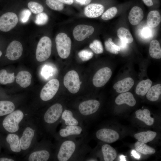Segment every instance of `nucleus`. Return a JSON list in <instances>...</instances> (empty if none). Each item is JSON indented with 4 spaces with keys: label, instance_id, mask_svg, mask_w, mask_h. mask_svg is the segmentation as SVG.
Listing matches in <instances>:
<instances>
[{
    "label": "nucleus",
    "instance_id": "obj_1",
    "mask_svg": "<svg viewBox=\"0 0 161 161\" xmlns=\"http://www.w3.org/2000/svg\"><path fill=\"white\" fill-rule=\"evenodd\" d=\"M55 41L58 55L63 59L67 58L71 50V40L70 38L66 33L60 32L56 35Z\"/></svg>",
    "mask_w": 161,
    "mask_h": 161
},
{
    "label": "nucleus",
    "instance_id": "obj_2",
    "mask_svg": "<svg viewBox=\"0 0 161 161\" xmlns=\"http://www.w3.org/2000/svg\"><path fill=\"white\" fill-rule=\"evenodd\" d=\"M24 114L20 110H16L9 114L4 119L2 125L4 129L11 133L16 132L19 129V124L23 119Z\"/></svg>",
    "mask_w": 161,
    "mask_h": 161
},
{
    "label": "nucleus",
    "instance_id": "obj_3",
    "mask_svg": "<svg viewBox=\"0 0 161 161\" xmlns=\"http://www.w3.org/2000/svg\"><path fill=\"white\" fill-rule=\"evenodd\" d=\"M52 43L51 39L47 36L42 37L39 41L36 51V58L39 62L48 59L51 53Z\"/></svg>",
    "mask_w": 161,
    "mask_h": 161
},
{
    "label": "nucleus",
    "instance_id": "obj_4",
    "mask_svg": "<svg viewBox=\"0 0 161 161\" xmlns=\"http://www.w3.org/2000/svg\"><path fill=\"white\" fill-rule=\"evenodd\" d=\"M64 84L71 93H77L80 89V84L79 76L77 72L74 70L68 72L64 77Z\"/></svg>",
    "mask_w": 161,
    "mask_h": 161
},
{
    "label": "nucleus",
    "instance_id": "obj_5",
    "mask_svg": "<svg viewBox=\"0 0 161 161\" xmlns=\"http://www.w3.org/2000/svg\"><path fill=\"white\" fill-rule=\"evenodd\" d=\"M77 145L70 140H66L61 144L57 154V159L59 161H67L71 158L76 151Z\"/></svg>",
    "mask_w": 161,
    "mask_h": 161
},
{
    "label": "nucleus",
    "instance_id": "obj_6",
    "mask_svg": "<svg viewBox=\"0 0 161 161\" xmlns=\"http://www.w3.org/2000/svg\"><path fill=\"white\" fill-rule=\"evenodd\" d=\"M59 85V82L56 79H53L49 81L44 85L41 91V99L44 101L51 99L57 93Z\"/></svg>",
    "mask_w": 161,
    "mask_h": 161
},
{
    "label": "nucleus",
    "instance_id": "obj_7",
    "mask_svg": "<svg viewBox=\"0 0 161 161\" xmlns=\"http://www.w3.org/2000/svg\"><path fill=\"white\" fill-rule=\"evenodd\" d=\"M62 105L59 103H55L50 107L44 115L45 122L49 124L54 123L61 117L63 111Z\"/></svg>",
    "mask_w": 161,
    "mask_h": 161
},
{
    "label": "nucleus",
    "instance_id": "obj_8",
    "mask_svg": "<svg viewBox=\"0 0 161 161\" xmlns=\"http://www.w3.org/2000/svg\"><path fill=\"white\" fill-rule=\"evenodd\" d=\"M18 21V17L15 13H5L0 17V30L4 32H8L16 26Z\"/></svg>",
    "mask_w": 161,
    "mask_h": 161
},
{
    "label": "nucleus",
    "instance_id": "obj_9",
    "mask_svg": "<svg viewBox=\"0 0 161 161\" xmlns=\"http://www.w3.org/2000/svg\"><path fill=\"white\" fill-rule=\"evenodd\" d=\"M112 75L111 69L107 67L99 69L94 75L92 82L94 86L100 87L104 86L109 80Z\"/></svg>",
    "mask_w": 161,
    "mask_h": 161
},
{
    "label": "nucleus",
    "instance_id": "obj_10",
    "mask_svg": "<svg viewBox=\"0 0 161 161\" xmlns=\"http://www.w3.org/2000/svg\"><path fill=\"white\" fill-rule=\"evenodd\" d=\"M100 106V103L98 100H89L81 103L78 106V110L83 116H88L96 112Z\"/></svg>",
    "mask_w": 161,
    "mask_h": 161
},
{
    "label": "nucleus",
    "instance_id": "obj_11",
    "mask_svg": "<svg viewBox=\"0 0 161 161\" xmlns=\"http://www.w3.org/2000/svg\"><path fill=\"white\" fill-rule=\"evenodd\" d=\"M94 31V29L91 26L80 24L74 28L73 35L75 40L78 41H81L92 35Z\"/></svg>",
    "mask_w": 161,
    "mask_h": 161
},
{
    "label": "nucleus",
    "instance_id": "obj_12",
    "mask_svg": "<svg viewBox=\"0 0 161 161\" xmlns=\"http://www.w3.org/2000/svg\"><path fill=\"white\" fill-rule=\"evenodd\" d=\"M96 136L100 140L108 143H114L119 138V134L116 131L106 128L99 130L96 133Z\"/></svg>",
    "mask_w": 161,
    "mask_h": 161
},
{
    "label": "nucleus",
    "instance_id": "obj_13",
    "mask_svg": "<svg viewBox=\"0 0 161 161\" xmlns=\"http://www.w3.org/2000/svg\"><path fill=\"white\" fill-rule=\"evenodd\" d=\"M23 52V47L19 41H13L8 46L5 56L9 60L14 61L18 59L21 55Z\"/></svg>",
    "mask_w": 161,
    "mask_h": 161
},
{
    "label": "nucleus",
    "instance_id": "obj_14",
    "mask_svg": "<svg viewBox=\"0 0 161 161\" xmlns=\"http://www.w3.org/2000/svg\"><path fill=\"white\" fill-rule=\"evenodd\" d=\"M104 10V6L100 4L93 3L86 6L84 9V13L87 17L95 18L101 16Z\"/></svg>",
    "mask_w": 161,
    "mask_h": 161
},
{
    "label": "nucleus",
    "instance_id": "obj_15",
    "mask_svg": "<svg viewBox=\"0 0 161 161\" xmlns=\"http://www.w3.org/2000/svg\"><path fill=\"white\" fill-rule=\"evenodd\" d=\"M34 134L35 131L31 128L27 127L24 129L20 139L21 147L22 150H26L29 147Z\"/></svg>",
    "mask_w": 161,
    "mask_h": 161
},
{
    "label": "nucleus",
    "instance_id": "obj_16",
    "mask_svg": "<svg viewBox=\"0 0 161 161\" xmlns=\"http://www.w3.org/2000/svg\"><path fill=\"white\" fill-rule=\"evenodd\" d=\"M134 83L132 78H126L117 81L114 85L113 88L118 93L125 92L129 91L133 86Z\"/></svg>",
    "mask_w": 161,
    "mask_h": 161
},
{
    "label": "nucleus",
    "instance_id": "obj_17",
    "mask_svg": "<svg viewBox=\"0 0 161 161\" xmlns=\"http://www.w3.org/2000/svg\"><path fill=\"white\" fill-rule=\"evenodd\" d=\"M144 14L142 9L138 6H134L131 9L128 18L130 24L133 25L138 24L143 19Z\"/></svg>",
    "mask_w": 161,
    "mask_h": 161
},
{
    "label": "nucleus",
    "instance_id": "obj_18",
    "mask_svg": "<svg viewBox=\"0 0 161 161\" xmlns=\"http://www.w3.org/2000/svg\"><path fill=\"white\" fill-rule=\"evenodd\" d=\"M115 102L118 105L126 103L130 106H133L136 103V100L131 92H127L118 95L115 99Z\"/></svg>",
    "mask_w": 161,
    "mask_h": 161
},
{
    "label": "nucleus",
    "instance_id": "obj_19",
    "mask_svg": "<svg viewBox=\"0 0 161 161\" xmlns=\"http://www.w3.org/2000/svg\"><path fill=\"white\" fill-rule=\"evenodd\" d=\"M16 78L17 83L22 88H26L31 84L32 75L28 71H23L19 72Z\"/></svg>",
    "mask_w": 161,
    "mask_h": 161
},
{
    "label": "nucleus",
    "instance_id": "obj_20",
    "mask_svg": "<svg viewBox=\"0 0 161 161\" xmlns=\"http://www.w3.org/2000/svg\"><path fill=\"white\" fill-rule=\"evenodd\" d=\"M83 131L82 128L79 126H66L65 128L60 130L59 134L63 137L72 135H79Z\"/></svg>",
    "mask_w": 161,
    "mask_h": 161
},
{
    "label": "nucleus",
    "instance_id": "obj_21",
    "mask_svg": "<svg viewBox=\"0 0 161 161\" xmlns=\"http://www.w3.org/2000/svg\"><path fill=\"white\" fill-rule=\"evenodd\" d=\"M135 115L138 119L144 122L147 125L150 126L153 124L154 119L151 117V113L148 109L138 110L135 112Z\"/></svg>",
    "mask_w": 161,
    "mask_h": 161
},
{
    "label": "nucleus",
    "instance_id": "obj_22",
    "mask_svg": "<svg viewBox=\"0 0 161 161\" xmlns=\"http://www.w3.org/2000/svg\"><path fill=\"white\" fill-rule=\"evenodd\" d=\"M161 21V17L157 10H152L148 13L147 18V24L150 27L154 28L159 24Z\"/></svg>",
    "mask_w": 161,
    "mask_h": 161
},
{
    "label": "nucleus",
    "instance_id": "obj_23",
    "mask_svg": "<svg viewBox=\"0 0 161 161\" xmlns=\"http://www.w3.org/2000/svg\"><path fill=\"white\" fill-rule=\"evenodd\" d=\"M6 140L12 151L16 153L21 151L20 139L18 135L15 134H9L7 136Z\"/></svg>",
    "mask_w": 161,
    "mask_h": 161
},
{
    "label": "nucleus",
    "instance_id": "obj_24",
    "mask_svg": "<svg viewBox=\"0 0 161 161\" xmlns=\"http://www.w3.org/2000/svg\"><path fill=\"white\" fill-rule=\"evenodd\" d=\"M156 135L157 133L156 132L148 131L136 134L134 135V137L138 141L146 143L153 140Z\"/></svg>",
    "mask_w": 161,
    "mask_h": 161
},
{
    "label": "nucleus",
    "instance_id": "obj_25",
    "mask_svg": "<svg viewBox=\"0 0 161 161\" xmlns=\"http://www.w3.org/2000/svg\"><path fill=\"white\" fill-rule=\"evenodd\" d=\"M104 160L105 161H113L116 157V151L111 145L107 144L103 145L101 148Z\"/></svg>",
    "mask_w": 161,
    "mask_h": 161
},
{
    "label": "nucleus",
    "instance_id": "obj_26",
    "mask_svg": "<svg viewBox=\"0 0 161 161\" xmlns=\"http://www.w3.org/2000/svg\"><path fill=\"white\" fill-rule=\"evenodd\" d=\"M50 157L49 152L46 150H42L34 152L29 156L30 161H46Z\"/></svg>",
    "mask_w": 161,
    "mask_h": 161
},
{
    "label": "nucleus",
    "instance_id": "obj_27",
    "mask_svg": "<svg viewBox=\"0 0 161 161\" xmlns=\"http://www.w3.org/2000/svg\"><path fill=\"white\" fill-rule=\"evenodd\" d=\"M66 126H78L79 122L73 116L72 112L69 110H64L61 116Z\"/></svg>",
    "mask_w": 161,
    "mask_h": 161
},
{
    "label": "nucleus",
    "instance_id": "obj_28",
    "mask_svg": "<svg viewBox=\"0 0 161 161\" xmlns=\"http://www.w3.org/2000/svg\"><path fill=\"white\" fill-rule=\"evenodd\" d=\"M150 56L154 58L159 59L161 58V49L159 41L155 39L150 43L149 49Z\"/></svg>",
    "mask_w": 161,
    "mask_h": 161
},
{
    "label": "nucleus",
    "instance_id": "obj_29",
    "mask_svg": "<svg viewBox=\"0 0 161 161\" xmlns=\"http://www.w3.org/2000/svg\"><path fill=\"white\" fill-rule=\"evenodd\" d=\"M152 81L149 79L142 80L137 84L136 88V93L141 96L145 95L150 88Z\"/></svg>",
    "mask_w": 161,
    "mask_h": 161
},
{
    "label": "nucleus",
    "instance_id": "obj_30",
    "mask_svg": "<svg viewBox=\"0 0 161 161\" xmlns=\"http://www.w3.org/2000/svg\"><path fill=\"white\" fill-rule=\"evenodd\" d=\"M146 94V97L149 100H157L161 94V84H157L151 87Z\"/></svg>",
    "mask_w": 161,
    "mask_h": 161
},
{
    "label": "nucleus",
    "instance_id": "obj_31",
    "mask_svg": "<svg viewBox=\"0 0 161 161\" xmlns=\"http://www.w3.org/2000/svg\"><path fill=\"white\" fill-rule=\"evenodd\" d=\"M15 108V105L12 102L0 101V116L10 113L14 111Z\"/></svg>",
    "mask_w": 161,
    "mask_h": 161
},
{
    "label": "nucleus",
    "instance_id": "obj_32",
    "mask_svg": "<svg viewBox=\"0 0 161 161\" xmlns=\"http://www.w3.org/2000/svg\"><path fill=\"white\" fill-rule=\"evenodd\" d=\"M117 35L121 41L127 44L131 43L133 41V38L130 32L124 27H121L118 29Z\"/></svg>",
    "mask_w": 161,
    "mask_h": 161
},
{
    "label": "nucleus",
    "instance_id": "obj_33",
    "mask_svg": "<svg viewBox=\"0 0 161 161\" xmlns=\"http://www.w3.org/2000/svg\"><path fill=\"white\" fill-rule=\"evenodd\" d=\"M134 146L137 151L144 155L152 154L156 151L154 148L138 141L135 143Z\"/></svg>",
    "mask_w": 161,
    "mask_h": 161
},
{
    "label": "nucleus",
    "instance_id": "obj_34",
    "mask_svg": "<svg viewBox=\"0 0 161 161\" xmlns=\"http://www.w3.org/2000/svg\"><path fill=\"white\" fill-rule=\"evenodd\" d=\"M15 77L14 73H8L4 69L0 71V83L5 85L13 82Z\"/></svg>",
    "mask_w": 161,
    "mask_h": 161
},
{
    "label": "nucleus",
    "instance_id": "obj_35",
    "mask_svg": "<svg viewBox=\"0 0 161 161\" xmlns=\"http://www.w3.org/2000/svg\"><path fill=\"white\" fill-rule=\"evenodd\" d=\"M46 3L51 9L56 10L60 11L63 9V3L58 0H46Z\"/></svg>",
    "mask_w": 161,
    "mask_h": 161
},
{
    "label": "nucleus",
    "instance_id": "obj_36",
    "mask_svg": "<svg viewBox=\"0 0 161 161\" xmlns=\"http://www.w3.org/2000/svg\"><path fill=\"white\" fill-rule=\"evenodd\" d=\"M89 48L96 54L102 53L103 51V46L101 42L98 40H94L90 44Z\"/></svg>",
    "mask_w": 161,
    "mask_h": 161
},
{
    "label": "nucleus",
    "instance_id": "obj_37",
    "mask_svg": "<svg viewBox=\"0 0 161 161\" xmlns=\"http://www.w3.org/2000/svg\"><path fill=\"white\" fill-rule=\"evenodd\" d=\"M28 7L30 10L34 14L42 12L44 7L40 4L34 1H30L28 4Z\"/></svg>",
    "mask_w": 161,
    "mask_h": 161
},
{
    "label": "nucleus",
    "instance_id": "obj_38",
    "mask_svg": "<svg viewBox=\"0 0 161 161\" xmlns=\"http://www.w3.org/2000/svg\"><path fill=\"white\" fill-rule=\"evenodd\" d=\"M117 10L115 7H112L102 14L101 18L104 20H107L113 18L117 14Z\"/></svg>",
    "mask_w": 161,
    "mask_h": 161
},
{
    "label": "nucleus",
    "instance_id": "obj_39",
    "mask_svg": "<svg viewBox=\"0 0 161 161\" xmlns=\"http://www.w3.org/2000/svg\"><path fill=\"white\" fill-rule=\"evenodd\" d=\"M48 20V15L45 13L41 12L38 14L36 17L35 23L40 25L46 24Z\"/></svg>",
    "mask_w": 161,
    "mask_h": 161
},
{
    "label": "nucleus",
    "instance_id": "obj_40",
    "mask_svg": "<svg viewBox=\"0 0 161 161\" xmlns=\"http://www.w3.org/2000/svg\"><path fill=\"white\" fill-rule=\"evenodd\" d=\"M79 57L83 61H86L91 59L94 54L91 51L87 49H83L80 51L78 54Z\"/></svg>",
    "mask_w": 161,
    "mask_h": 161
},
{
    "label": "nucleus",
    "instance_id": "obj_41",
    "mask_svg": "<svg viewBox=\"0 0 161 161\" xmlns=\"http://www.w3.org/2000/svg\"><path fill=\"white\" fill-rule=\"evenodd\" d=\"M31 15L30 11L28 9H25L21 12L20 20L22 23H26L28 21Z\"/></svg>",
    "mask_w": 161,
    "mask_h": 161
},
{
    "label": "nucleus",
    "instance_id": "obj_42",
    "mask_svg": "<svg viewBox=\"0 0 161 161\" xmlns=\"http://www.w3.org/2000/svg\"><path fill=\"white\" fill-rule=\"evenodd\" d=\"M104 45L105 49L107 51L114 54L117 55L118 54V51L114 48L108 40L105 42Z\"/></svg>",
    "mask_w": 161,
    "mask_h": 161
},
{
    "label": "nucleus",
    "instance_id": "obj_43",
    "mask_svg": "<svg viewBox=\"0 0 161 161\" xmlns=\"http://www.w3.org/2000/svg\"><path fill=\"white\" fill-rule=\"evenodd\" d=\"M52 68L51 66H46L43 67L42 72V75L46 78L51 76L53 71Z\"/></svg>",
    "mask_w": 161,
    "mask_h": 161
},
{
    "label": "nucleus",
    "instance_id": "obj_44",
    "mask_svg": "<svg viewBox=\"0 0 161 161\" xmlns=\"http://www.w3.org/2000/svg\"><path fill=\"white\" fill-rule=\"evenodd\" d=\"M108 41L116 50L118 51L120 50V47L115 44L112 41L111 38H109Z\"/></svg>",
    "mask_w": 161,
    "mask_h": 161
},
{
    "label": "nucleus",
    "instance_id": "obj_45",
    "mask_svg": "<svg viewBox=\"0 0 161 161\" xmlns=\"http://www.w3.org/2000/svg\"><path fill=\"white\" fill-rule=\"evenodd\" d=\"M131 154V155L136 159H139L140 157V155L135 150H132Z\"/></svg>",
    "mask_w": 161,
    "mask_h": 161
},
{
    "label": "nucleus",
    "instance_id": "obj_46",
    "mask_svg": "<svg viewBox=\"0 0 161 161\" xmlns=\"http://www.w3.org/2000/svg\"><path fill=\"white\" fill-rule=\"evenodd\" d=\"M144 3L147 6L150 7L153 4L152 0H142Z\"/></svg>",
    "mask_w": 161,
    "mask_h": 161
},
{
    "label": "nucleus",
    "instance_id": "obj_47",
    "mask_svg": "<svg viewBox=\"0 0 161 161\" xmlns=\"http://www.w3.org/2000/svg\"><path fill=\"white\" fill-rule=\"evenodd\" d=\"M61 2L63 4L68 5H71L72 4L74 0H58Z\"/></svg>",
    "mask_w": 161,
    "mask_h": 161
},
{
    "label": "nucleus",
    "instance_id": "obj_48",
    "mask_svg": "<svg viewBox=\"0 0 161 161\" xmlns=\"http://www.w3.org/2000/svg\"><path fill=\"white\" fill-rule=\"evenodd\" d=\"M143 36L145 37L149 36L150 34L149 30L147 29H145L143 31Z\"/></svg>",
    "mask_w": 161,
    "mask_h": 161
},
{
    "label": "nucleus",
    "instance_id": "obj_49",
    "mask_svg": "<svg viewBox=\"0 0 161 161\" xmlns=\"http://www.w3.org/2000/svg\"><path fill=\"white\" fill-rule=\"evenodd\" d=\"M12 159L8 158L6 157H2L0 158V161H14Z\"/></svg>",
    "mask_w": 161,
    "mask_h": 161
},
{
    "label": "nucleus",
    "instance_id": "obj_50",
    "mask_svg": "<svg viewBox=\"0 0 161 161\" xmlns=\"http://www.w3.org/2000/svg\"><path fill=\"white\" fill-rule=\"evenodd\" d=\"M126 157L125 156L123 155H121L120 156V161H126Z\"/></svg>",
    "mask_w": 161,
    "mask_h": 161
},
{
    "label": "nucleus",
    "instance_id": "obj_51",
    "mask_svg": "<svg viewBox=\"0 0 161 161\" xmlns=\"http://www.w3.org/2000/svg\"><path fill=\"white\" fill-rule=\"evenodd\" d=\"M76 1L81 5H84L85 0H76Z\"/></svg>",
    "mask_w": 161,
    "mask_h": 161
},
{
    "label": "nucleus",
    "instance_id": "obj_52",
    "mask_svg": "<svg viewBox=\"0 0 161 161\" xmlns=\"http://www.w3.org/2000/svg\"><path fill=\"white\" fill-rule=\"evenodd\" d=\"M91 0H85L84 5H86L89 4L91 1Z\"/></svg>",
    "mask_w": 161,
    "mask_h": 161
},
{
    "label": "nucleus",
    "instance_id": "obj_53",
    "mask_svg": "<svg viewBox=\"0 0 161 161\" xmlns=\"http://www.w3.org/2000/svg\"><path fill=\"white\" fill-rule=\"evenodd\" d=\"M2 54V53L1 52V51H0V57L1 56Z\"/></svg>",
    "mask_w": 161,
    "mask_h": 161
}]
</instances>
